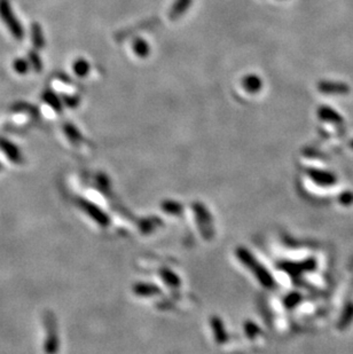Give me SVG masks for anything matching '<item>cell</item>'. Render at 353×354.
Instances as JSON below:
<instances>
[{"instance_id": "6da1fadb", "label": "cell", "mask_w": 353, "mask_h": 354, "mask_svg": "<svg viewBox=\"0 0 353 354\" xmlns=\"http://www.w3.org/2000/svg\"><path fill=\"white\" fill-rule=\"evenodd\" d=\"M0 17L6 24V27L9 29V31L13 33V36L16 39L23 38V30L22 27L19 26L18 21L14 15L13 11L11 9V5L7 0H0Z\"/></svg>"}, {"instance_id": "7a4b0ae2", "label": "cell", "mask_w": 353, "mask_h": 354, "mask_svg": "<svg viewBox=\"0 0 353 354\" xmlns=\"http://www.w3.org/2000/svg\"><path fill=\"white\" fill-rule=\"evenodd\" d=\"M242 86L244 91L250 93V94H256V93L261 92L262 90L263 81L261 77L254 75V73H249V75L243 77Z\"/></svg>"}, {"instance_id": "3957f363", "label": "cell", "mask_w": 353, "mask_h": 354, "mask_svg": "<svg viewBox=\"0 0 353 354\" xmlns=\"http://www.w3.org/2000/svg\"><path fill=\"white\" fill-rule=\"evenodd\" d=\"M192 3H193V0H175L172 5V7H171L170 9V13H169L170 19L174 21V19L180 18L186 12L188 11Z\"/></svg>"}, {"instance_id": "277c9868", "label": "cell", "mask_w": 353, "mask_h": 354, "mask_svg": "<svg viewBox=\"0 0 353 354\" xmlns=\"http://www.w3.org/2000/svg\"><path fill=\"white\" fill-rule=\"evenodd\" d=\"M90 70H91V66H90V63H88V61L85 60V58L80 57L72 63V71L75 72V75L78 77H81V78L86 77L88 73H90Z\"/></svg>"}, {"instance_id": "5b68a950", "label": "cell", "mask_w": 353, "mask_h": 354, "mask_svg": "<svg viewBox=\"0 0 353 354\" xmlns=\"http://www.w3.org/2000/svg\"><path fill=\"white\" fill-rule=\"evenodd\" d=\"M133 51L140 58H146L150 54V46L144 38H136L133 42Z\"/></svg>"}, {"instance_id": "8992f818", "label": "cell", "mask_w": 353, "mask_h": 354, "mask_svg": "<svg viewBox=\"0 0 353 354\" xmlns=\"http://www.w3.org/2000/svg\"><path fill=\"white\" fill-rule=\"evenodd\" d=\"M31 33H32L31 39H32L33 46H35V48H37V50H42L44 45H45V39H44L41 26L37 23L33 24L31 29Z\"/></svg>"}, {"instance_id": "52a82bcc", "label": "cell", "mask_w": 353, "mask_h": 354, "mask_svg": "<svg viewBox=\"0 0 353 354\" xmlns=\"http://www.w3.org/2000/svg\"><path fill=\"white\" fill-rule=\"evenodd\" d=\"M43 100L45 101L48 106L52 107L54 110H56L58 112L62 111V101L58 99L55 93H53L51 91H46L43 94Z\"/></svg>"}, {"instance_id": "ba28073f", "label": "cell", "mask_w": 353, "mask_h": 354, "mask_svg": "<svg viewBox=\"0 0 353 354\" xmlns=\"http://www.w3.org/2000/svg\"><path fill=\"white\" fill-rule=\"evenodd\" d=\"M14 69H15V71L17 73H21V75H24V73H27L29 68H30V65L26 61L23 60V58H16L15 61H14Z\"/></svg>"}, {"instance_id": "9c48e42d", "label": "cell", "mask_w": 353, "mask_h": 354, "mask_svg": "<svg viewBox=\"0 0 353 354\" xmlns=\"http://www.w3.org/2000/svg\"><path fill=\"white\" fill-rule=\"evenodd\" d=\"M29 60H30L31 63H29L33 69H35L36 71H41L42 70V60H41V57H39V55H37V54L35 52H31L30 54H29Z\"/></svg>"}, {"instance_id": "30bf717a", "label": "cell", "mask_w": 353, "mask_h": 354, "mask_svg": "<svg viewBox=\"0 0 353 354\" xmlns=\"http://www.w3.org/2000/svg\"><path fill=\"white\" fill-rule=\"evenodd\" d=\"M63 101H65V103L68 107L76 108L78 105H80L81 99H80V96H77V95H66L65 100Z\"/></svg>"}, {"instance_id": "8fae6325", "label": "cell", "mask_w": 353, "mask_h": 354, "mask_svg": "<svg viewBox=\"0 0 353 354\" xmlns=\"http://www.w3.org/2000/svg\"><path fill=\"white\" fill-rule=\"evenodd\" d=\"M65 131L67 132L68 134H69L70 137H72V139L78 140L81 137L80 132H78V130L76 129V127L73 126V125H71V124H66L65 125Z\"/></svg>"}]
</instances>
